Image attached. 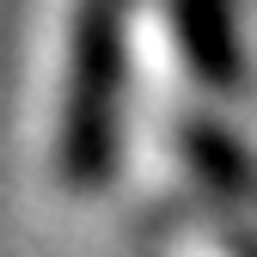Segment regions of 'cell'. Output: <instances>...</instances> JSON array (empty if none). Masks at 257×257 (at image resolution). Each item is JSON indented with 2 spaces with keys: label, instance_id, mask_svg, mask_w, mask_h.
Returning <instances> with one entry per match:
<instances>
[{
  "label": "cell",
  "instance_id": "3",
  "mask_svg": "<svg viewBox=\"0 0 257 257\" xmlns=\"http://www.w3.org/2000/svg\"><path fill=\"white\" fill-rule=\"evenodd\" d=\"M178 153H184V172L196 178L220 208H239V214H257V159L251 147H239L220 122L196 116L178 128Z\"/></svg>",
  "mask_w": 257,
  "mask_h": 257
},
{
  "label": "cell",
  "instance_id": "1",
  "mask_svg": "<svg viewBox=\"0 0 257 257\" xmlns=\"http://www.w3.org/2000/svg\"><path fill=\"white\" fill-rule=\"evenodd\" d=\"M135 0H80L68 31L55 172L68 190H98L116 166V104H122V43Z\"/></svg>",
  "mask_w": 257,
  "mask_h": 257
},
{
  "label": "cell",
  "instance_id": "2",
  "mask_svg": "<svg viewBox=\"0 0 257 257\" xmlns=\"http://www.w3.org/2000/svg\"><path fill=\"white\" fill-rule=\"evenodd\" d=\"M172 43H178L196 86H208V92H239L245 86L233 0H172Z\"/></svg>",
  "mask_w": 257,
  "mask_h": 257
}]
</instances>
